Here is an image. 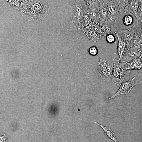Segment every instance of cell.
I'll return each instance as SVG.
<instances>
[{"label":"cell","mask_w":142,"mask_h":142,"mask_svg":"<svg viewBox=\"0 0 142 142\" xmlns=\"http://www.w3.org/2000/svg\"><path fill=\"white\" fill-rule=\"evenodd\" d=\"M99 4L98 13L100 21H104L109 19V15L107 8L102 5Z\"/></svg>","instance_id":"obj_14"},{"label":"cell","mask_w":142,"mask_h":142,"mask_svg":"<svg viewBox=\"0 0 142 142\" xmlns=\"http://www.w3.org/2000/svg\"><path fill=\"white\" fill-rule=\"evenodd\" d=\"M133 17L130 15H127L123 18V23L126 26H128L131 25L133 23Z\"/></svg>","instance_id":"obj_20"},{"label":"cell","mask_w":142,"mask_h":142,"mask_svg":"<svg viewBox=\"0 0 142 142\" xmlns=\"http://www.w3.org/2000/svg\"><path fill=\"white\" fill-rule=\"evenodd\" d=\"M0 142H6L7 138L4 135H2L1 137Z\"/></svg>","instance_id":"obj_26"},{"label":"cell","mask_w":142,"mask_h":142,"mask_svg":"<svg viewBox=\"0 0 142 142\" xmlns=\"http://www.w3.org/2000/svg\"><path fill=\"white\" fill-rule=\"evenodd\" d=\"M116 59L114 64V68L111 76L112 82L117 84L121 85L128 75H131L130 70L127 64Z\"/></svg>","instance_id":"obj_3"},{"label":"cell","mask_w":142,"mask_h":142,"mask_svg":"<svg viewBox=\"0 0 142 142\" xmlns=\"http://www.w3.org/2000/svg\"><path fill=\"white\" fill-rule=\"evenodd\" d=\"M98 49L95 46H92L90 47L88 49V53L92 56H96L98 53Z\"/></svg>","instance_id":"obj_24"},{"label":"cell","mask_w":142,"mask_h":142,"mask_svg":"<svg viewBox=\"0 0 142 142\" xmlns=\"http://www.w3.org/2000/svg\"></svg>","instance_id":"obj_27"},{"label":"cell","mask_w":142,"mask_h":142,"mask_svg":"<svg viewBox=\"0 0 142 142\" xmlns=\"http://www.w3.org/2000/svg\"><path fill=\"white\" fill-rule=\"evenodd\" d=\"M87 6V12L93 21H99L98 14V3L97 0H86Z\"/></svg>","instance_id":"obj_8"},{"label":"cell","mask_w":142,"mask_h":142,"mask_svg":"<svg viewBox=\"0 0 142 142\" xmlns=\"http://www.w3.org/2000/svg\"><path fill=\"white\" fill-rule=\"evenodd\" d=\"M135 17L137 21L140 22L142 23V0L141 1Z\"/></svg>","instance_id":"obj_22"},{"label":"cell","mask_w":142,"mask_h":142,"mask_svg":"<svg viewBox=\"0 0 142 142\" xmlns=\"http://www.w3.org/2000/svg\"><path fill=\"white\" fill-rule=\"evenodd\" d=\"M105 37L106 41L109 43H113L115 42L116 38L114 34H108L106 35Z\"/></svg>","instance_id":"obj_23"},{"label":"cell","mask_w":142,"mask_h":142,"mask_svg":"<svg viewBox=\"0 0 142 142\" xmlns=\"http://www.w3.org/2000/svg\"><path fill=\"white\" fill-rule=\"evenodd\" d=\"M142 54L140 47L136 46L131 48L125 53L122 59L120 61L129 63L135 59H140Z\"/></svg>","instance_id":"obj_7"},{"label":"cell","mask_w":142,"mask_h":142,"mask_svg":"<svg viewBox=\"0 0 142 142\" xmlns=\"http://www.w3.org/2000/svg\"><path fill=\"white\" fill-rule=\"evenodd\" d=\"M86 36L90 41H93L95 44L101 39V36L99 35L94 30L89 32Z\"/></svg>","instance_id":"obj_18"},{"label":"cell","mask_w":142,"mask_h":142,"mask_svg":"<svg viewBox=\"0 0 142 142\" xmlns=\"http://www.w3.org/2000/svg\"><path fill=\"white\" fill-rule=\"evenodd\" d=\"M112 21L110 19L104 21H99L102 27L105 34V37L108 34H115V32H114L113 28L114 24Z\"/></svg>","instance_id":"obj_13"},{"label":"cell","mask_w":142,"mask_h":142,"mask_svg":"<svg viewBox=\"0 0 142 142\" xmlns=\"http://www.w3.org/2000/svg\"><path fill=\"white\" fill-rule=\"evenodd\" d=\"M109 0H97L100 4H101L103 6L105 4H107Z\"/></svg>","instance_id":"obj_25"},{"label":"cell","mask_w":142,"mask_h":142,"mask_svg":"<svg viewBox=\"0 0 142 142\" xmlns=\"http://www.w3.org/2000/svg\"><path fill=\"white\" fill-rule=\"evenodd\" d=\"M141 74L140 72H137L132 79H130V78L128 81L123 82L117 92L110 98L109 99L111 100L115 97L121 94H129L133 88L141 83L139 82Z\"/></svg>","instance_id":"obj_5"},{"label":"cell","mask_w":142,"mask_h":142,"mask_svg":"<svg viewBox=\"0 0 142 142\" xmlns=\"http://www.w3.org/2000/svg\"><path fill=\"white\" fill-rule=\"evenodd\" d=\"M107 8L109 15L110 19L116 21V19L119 9L116 0H109L107 4Z\"/></svg>","instance_id":"obj_10"},{"label":"cell","mask_w":142,"mask_h":142,"mask_svg":"<svg viewBox=\"0 0 142 142\" xmlns=\"http://www.w3.org/2000/svg\"><path fill=\"white\" fill-rule=\"evenodd\" d=\"M141 1L130 0L129 3L124 9V13L128 12H130L135 17Z\"/></svg>","instance_id":"obj_12"},{"label":"cell","mask_w":142,"mask_h":142,"mask_svg":"<svg viewBox=\"0 0 142 142\" xmlns=\"http://www.w3.org/2000/svg\"><path fill=\"white\" fill-rule=\"evenodd\" d=\"M134 47H142V26L141 22L137 21L134 41Z\"/></svg>","instance_id":"obj_11"},{"label":"cell","mask_w":142,"mask_h":142,"mask_svg":"<svg viewBox=\"0 0 142 142\" xmlns=\"http://www.w3.org/2000/svg\"><path fill=\"white\" fill-rule=\"evenodd\" d=\"M94 30L99 36L101 37L103 36L105 37V34L101 25L99 21H95L94 26Z\"/></svg>","instance_id":"obj_19"},{"label":"cell","mask_w":142,"mask_h":142,"mask_svg":"<svg viewBox=\"0 0 142 142\" xmlns=\"http://www.w3.org/2000/svg\"><path fill=\"white\" fill-rule=\"evenodd\" d=\"M25 19L39 22L48 15L50 10L48 0L22 1L19 9Z\"/></svg>","instance_id":"obj_1"},{"label":"cell","mask_w":142,"mask_h":142,"mask_svg":"<svg viewBox=\"0 0 142 142\" xmlns=\"http://www.w3.org/2000/svg\"><path fill=\"white\" fill-rule=\"evenodd\" d=\"M126 63L129 70H138L142 68V61L139 58L135 59L129 63Z\"/></svg>","instance_id":"obj_17"},{"label":"cell","mask_w":142,"mask_h":142,"mask_svg":"<svg viewBox=\"0 0 142 142\" xmlns=\"http://www.w3.org/2000/svg\"><path fill=\"white\" fill-rule=\"evenodd\" d=\"M115 34L118 39V45L117 49V53L119 56L118 63L122 59L125 53L128 50V45L124 39L115 32Z\"/></svg>","instance_id":"obj_9"},{"label":"cell","mask_w":142,"mask_h":142,"mask_svg":"<svg viewBox=\"0 0 142 142\" xmlns=\"http://www.w3.org/2000/svg\"><path fill=\"white\" fill-rule=\"evenodd\" d=\"M116 59L115 57L105 60L100 59L99 71L101 79L105 81L110 79L114 69V64Z\"/></svg>","instance_id":"obj_4"},{"label":"cell","mask_w":142,"mask_h":142,"mask_svg":"<svg viewBox=\"0 0 142 142\" xmlns=\"http://www.w3.org/2000/svg\"><path fill=\"white\" fill-rule=\"evenodd\" d=\"M86 0H75L69 8L71 23L77 30L79 24L87 13Z\"/></svg>","instance_id":"obj_2"},{"label":"cell","mask_w":142,"mask_h":142,"mask_svg":"<svg viewBox=\"0 0 142 142\" xmlns=\"http://www.w3.org/2000/svg\"><path fill=\"white\" fill-rule=\"evenodd\" d=\"M137 23H135L131 28L127 29H123L117 28V33L126 42L128 49L134 47V41Z\"/></svg>","instance_id":"obj_6"},{"label":"cell","mask_w":142,"mask_h":142,"mask_svg":"<svg viewBox=\"0 0 142 142\" xmlns=\"http://www.w3.org/2000/svg\"><path fill=\"white\" fill-rule=\"evenodd\" d=\"M92 21L87 12L79 22L77 30L82 32L84 29Z\"/></svg>","instance_id":"obj_16"},{"label":"cell","mask_w":142,"mask_h":142,"mask_svg":"<svg viewBox=\"0 0 142 142\" xmlns=\"http://www.w3.org/2000/svg\"><path fill=\"white\" fill-rule=\"evenodd\" d=\"M95 22V21H93L90 24L84 29L82 32L86 35L89 32L94 30V26Z\"/></svg>","instance_id":"obj_21"},{"label":"cell","mask_w":142,"mask_h":142,"mask_svg":"<svg viewBox=\"0 0 142 142\" xmlns=\"http://www.w3.org/2000/svg\"><path fill=\"white\" fill-rule=\"evenodd\" d=\"M94 123L102 128L103 130L105 135L109 138L112 140L114 142H119L115 134L112 131L110 128L108 126H104L100 124L97 122H95Z\"/></svg>","instance_id":"obj_15"}]
</instances>
